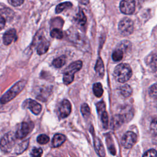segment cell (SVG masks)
Segmentation results:
<instances>
[{
	"label": "cell",
	"instance_id": "cell-5",
	"mask_svg": "<svg viewBox=\"0 0 157 157\" xmlns=\"http://www.w3.org/2000/svg\"><path fill=\"white\" fill-rule=\"evenodd\" d=\"M134 30V24L132 21L128 18H123L118 24V31L124 36L131 34Z\"/></svg>",
	"mask_w": 157,
	"mask_h": 157
},
{
	"label": "cell",
	"instance_id": "cell-26",
	"mask_svg": "<svg viewBox=\"0 0 157 157\" xmlns=\"http://www.w3.org/2000/svg\"><path fill=\"white\" fill-rule=\"evenodd\" d=\"M50 36L53 38L61 39L63 37V33L60 29L58 28H54L51 31Z\"/></svg>",
	"mask_w": 157,
	"mask_h": 157
},
{
	"label": "cell",
	"instance_id": "cell-15",
	"mask_svg": "<svg viewBox=\"0 0 157 157\" xmlns=\"http://www.w3.org/2000/svg\"><path fill=\"white\" fill-rule=\"evenodd\" d=\"M124 120L121 114H117L112 117L110 121V127L112 129H115L118 128L124 122Z\"/></svg>",
	"mask_w": 157,
	"mask_h": 157
},
{
	"label": "cell",
	"instance_id": "cell-16",
	"mask_svg": "<svg viewBox=\"0 0 157 157\" xmlns=\"http://www.w3.org/2000/svg\"><path fill=\"white\" fill-rule=\"evenodd\" d=\"M66 136L61 134H56L52 140V145L53 147L56 148L61 146L66 140Z\"/></svg>",
	"mask_w": 157,
	"mask_h": 157
},
{
	"label": "cell",
	"instance_id": "cell-35",
	"mask_svg": "<svg viewBox=\"0 0 157 157\" xmlns=\"http://www.w3.org/2000/svg\"><path fill=\"white\" fill-rule=\"evenodd\" d=\"M150 128H151V129L152 130V132H154L155 134H156V118H155L154 120L153 121H151Z\"/></svg>",
	"mask_w": 157,
	"mask_h": 157
},
{
	"label": "cell",
	"instance_id": "cell-12",
	"mask_svg": "<svg viewBox=\"0 0 157 157\" xmlns=\"http://www.w3.org/2000/svg\"><path fill=\"white\" fill-rule=\"evenodd\" d=\"M51 91L52 88L50 86H42L39 87L38 90L37 91L36 98L39 100H40L41 101H46Z\"/></svg>",
	"mask_w": 157,
	"mask_h": 157
},
{
	"label": "cell",
	"instance_id": "cell-30",
	"mask_svg": "<svg viewBox=\"0 0 157 157\" xmlns=\"http://www.w3.org/2000/svg\"><path fill=\"white\" fill-rule=\"evenodd\" d=\"M50 138L46 134H40L37 138V141L40 144H46L49 142Z\"/></svg>",
	"mask_w": 157,
	"mask_h": 157
},
{
	"label": "cell",
	"instance_id": "cell-33",
	"mask_svg": "<svg viewBox=\"0 0 157 157\" xmlns=\"http://www.w3.org/2000/svg\"><path fill=\"white\" fill-rule=\"evenodd\" d=\"M143 157H157L156 151L155 149H150L145 152Z\"/></svg>",
	"mask_w": 157,
	"mask_h": 157
},
{
	"label": "cell",
	"instance_id": "cell-4",
	"mask_svg": "<svg viewBox=\"0 0 157 157\" xmlns=\"http://www.w3.org/2000/svg\"><path fill=\"white\" fill-rule=\"evenodd\" d=\"M16 139L15 133L13 132H9L6 134L0 141L1 150L5 153L11 151L15 145Z\"/></svg>",
	"mask_w": 157,
	"mask_h": 157
},
{
	"label": "cell",
	"instance_id": "cell-19",
	"mask_svg": "<svg viewBox=\"0 0 157 157\" xmlns=\"http://www.w3.org/2000/svg\"><path fill=\"white\" fill-rule=\"evenodd\" d=\"M123 53H124V52H123V50L121 49H120L118 47H117L113 51V53L112 55V59L115 62L120 61V60L122 59V58L123 57Z\"/></svg>",
	"mask_w": 157,
	"mask_h": 157
},
{
	"label": "cell",
	"instance_id": "cell-34",
	"mask_svg": "<svg viewBox=\"0 0 157 157\" xmlns=\"http://www.w3.org/2000/svg\"><path fill=\"white\" fill-rule=\"evenodd\" d=\"M25 0H8L9 3L12 6L17 7L21 5Z\"/></svg>",
	"mask_w": 157,
	"mask_h": 157
},
{
	"label": "cell",
	"instance_id": "cell-13",
	"mask_svg": "<svg viewBox=\"0 0 157 157\" xmlns=\"http://www.w3.org/2000/svg\"><path fill=\"white\" fill-rule=\"evenodd\" d=\"M50 43L45 37H40L39 39V43L37 47V52L39 55H43L45 53L49 48Z\"/></svg>",
	"mask_w": 157,
	"mask_h": 157
},
{
	"label": "cell",
	"instance_id": "cell-11",
	"mask_svg": "<svg viewBox=\"0 0 157 157\" xmlns=\"http://www.w3.org/2000/svg\"><path fill=\"white\" fill-rule=\"evenodd\" d=\"M2 39H3V43L6 45H9L12 42L16 41L17 39L16 30L14 29H10L7 31L4 34Z\"/></svg>",
	"mask_w": 157,
	"mask_h": 157
},
{
	"label": "cell",
	"instance_id": "cell-36",
	"mask_svg": "<svg viewBox=\"0 0 157 157\" xmlns=\"http://www.w3.org/2000/svg\"><path fill=\"white\" fill-rule=\"evenodd\" d=\"M6 25V19L0 15V31L2 30Z\"/></svg>",
	"mask_w": 157,
	"mask_h": 157
},
{
	"label": "cell",
	"instance_id": "cell-9",
	"mask_svg": "<svg viewBox=\"0 0 157 157\" xmlns=\"http://www.w3.org/2000/svg\"><path fill=\"white\" fill-rule=\"evenodd\" d=\"M23 107L29 109L35 115L39 114L42 110L41 105L39 103L37 102L36 101L31 99H28L24 101L23 104Z\"/></svg>",
	"mask_w": 157,
	"mask_h": 157
},
{
	"label": "cell",
	"instance_id": "cell-23",
	"mask_svg": "<svg viewBox=\"0 0 157 157\" xmlns=\"http://www.w3.org/2000/svg\"><path fill=\"white\" fill-rule=\"evenodd\" d=\"M95 70L96 73L99 75V76H103L104 75V64L103 62L101 59V58H99L97 60L96 66H95Z\"/></svg>",
	"mask_w": 157,
	"mask_h": 157
},
{
	"label": "cell",
	"instance_id": "cell-8",
	"mask_svg": "<svg viewBox=\"0 0 157 157\" xmlns=\"http://www.w3.org/2000/svg\"><path fill=\"white\" fill-rule=\"evenodd\" d=\"M71 112V104L67 99H64L59 104L58 107L59 117L61 118H66Z\"/></svg>",
	"mask_w": 157,
	"mask_h": 157
},
{
	"label": "cell",
	"instance_id": "cell-14",
	"mask_svg": "<svg viewBox=\"0 0 157 157\" xmlns=\"http://www.w3.org/2000/svg\"><path fill=\"white\" fill-rule=\"evenodd\" d=\"M94 146L95 150L97 153V154L100 157H104L105 156V149L104 148V145L101 140V139L96 136H94Z\"/></svg>",
	"mask_w": 157,
	"mask_h": 157
},
{
	"label": "cell",
	"instance_id": "cell-2",
	"mask_svg": "<svg viewBox=\"0 0 157 157\" xmlns=\"http://www.w3.org/2000/svg\"><path fill=\"white\" fill-rule=\"evenodd\" d=\"M26 84L25 80H21L13 85L0 98L1 104H6L15 98L25 88Z\"/></svg>",
	"mask_w": 157,
	"mask_h": 157
},
{
	"label": "cell",
	"instance_id": "cell-22",
	"mask_svg": "<svg viewBox=\"0 0 157 157\" xmlns=\"http://www.w3.org/2000/svg\"><path fill=\"white\" fill-rule=\"evenodd\" d=\"M93 91L94 94L98 97L100 98L102 96L103 94V88L101 83H95L93 86Z\"/></svg>",
	"mask_w": 157,
	"mask_h": 157
},
{
	"label": "cell",
	"instance_id": "cell-1",
	"mask_svg": "<svg viewBox=\"0 0 157 157\" xmlns=\"http://www.w3.org/2000/svg\"><path fill=\"white\" fill-rule=\"evenodd\" d=\"M131 75V68L126 63H121L117 65L113 71L114 78L120 83H124L129 80Z\"/></svg>",
	"mask_w": 157,
	"mask_h": 157
},
{
	"label": "cell",
	"instance_id": "cell-24",
	"mask_svg": "<svg viewBox=\"0 0 157 157\" xmlns=\"http://www.w3.org/2000/svg\"><path fill=\"white\" fill-rule=\"evenodd\" d=\"M28 144H29L28 139L19 144L18 145V146H17V147L15 149V153L17 154H20V153H23V151H24L27 148Z\"/></svg>",
	"mask_w": 157,
	"mask_h": 157
},
{
	"label": "cell",
	"instance_id": "cell-7",
	"mask_svg": "<svg viewBox=\"0 0 157 157\" xmlns=\"http://www.w3.org/2000/svg\"><path fill=\"white\" fill-rule=\"evenodd\" d=\"M136 8L135 0H122L120 4V9L123 13L132 14Z\"/></svg>",
	"mask_w": 157,
	"mask_h": 157
},
{
	"label": "cell",
	"instance_id": "cell-20",
	"mask_svg": "<svg viewBox=\"0 0 157 157\" xmlns=\"http://www.w3.org/2000/svg\"><path fill=\"white\" fill-rule=\"evenodd\" d=\"M66 61V56L64 55H62L58 58H55L53 61L52 64L56 68H60L65 64Z\"/></svg>",
	"mask_w": 157,
	"mask_h": 157
},
{
	"label": "cell",
	"instance_id": "cell-3",
	"mask_svg": "<svg viewBox=\"0 0 157 157\" xmlns=\"http://www.w3.org/2000/svg\"><path fill=\"white\" fill-rule=\"evenodd\" d=\"M82 67V62L81 61H76L72 63L66 67L63 74V83L67 85L72 82L74 78L75 74L80 70Z\"/></svg>",
	"mask_w": 157,
	"mask_h": 157
},
{
	"label": "cell",
	"instance_id": "cell-17",
	"mask_svg": "<svg viewBox=\"0 0 157 157\" xmlns=\"http://www.w3.org/2000/svg\"><path fill=\"white\" fill-rule=\"evenodd\" d=\"M147 60H146V63L148 65L152 71L154 72L156 70V53H151L147 57Z\"/></svg>",
	"mask_w": 157,
	"mask_h": 157
},
{
	"label": "cell",
	"instance_id": "cell-31",
	"mask_svg": "<svg viewBox=\"0 0 157 157\" xmlns=\"http://www.w3.org/2000/svg\"><path fill=\"white\" fill-rule=\"evenodd\" d=\"M97 111L99 115H101L103 112L105 111V105L103 101H100L96 104Z\"/></svg>",
	"mask_w": 157,
	"mask_h": 157
},
{
	"label": "cell",
	"instance_id": "cell-10",
	"mask_svg": "<svg viewBox=\"0 0 157 157\" xmlns=\"http://www.w3.org/2000/svg\"><path fill=\"white\" fill-rule=\"evenodd\" d=\"M32 129L31 124L27 122H22L15 133V137L18 139H23L25 137Z\"/></svg>",
	"mask_w": 157,
	"mask_h": 157
},
{
	"label": "cell",
	"instance_id": "cell-37",
	"mask_svg": "<svg viewBox=\"0 0 157 157\" xmlns=\"http://www.w3.org/2000/svg\"><path fill=\"white\" fill-rule=\"evenodd\" d=\"M80 3L84 4V5H86L87 4H88L89 2V0H77Z\"/></svg>",
	"mask_w": 157,
	"mask_h": 157
},
{
	"label": "cell",
	"instance_id": "cell-6",
	"mask_svg": "<svg viewBox=\"0 0 157 157\" xmlns=\"http://www.w3.org/2000/svg\"><path fill=\"white\" fill-rule=\"evenodd\" d=\"M137 139V135L134 132L128 131L122 137L121 144L125 148H131L136 143Z\"/></svg>",
	"mask_w": 157,
	"mask_h": 157
},
{
	"label": "cell",
	"instance_id": "cell-18",
	"mask_svg": "<svg viewBox=\"0 0 157 157\" xmlns=\"http://www.w3.org/2000/svg\"><path fill=\"white\" fill-rule=\"evenodd\" d=\"M75 21L79 26L84 27L85 26L86 23V17L82 9L77 13L75 17Z\"/></svg>",
	"mask_w": 157,
	"mask_h": 157
},
{
	"label": "cell",
	"instance_id": "cell-29",
	"mask_svg": "<svg viewBox=\"0 0 157 157\" xmlns=\"http://www.w3.org/2000/svg\"><path fill=\"white\" fill-rule=\"evenodd\" d=\"M100 115H101V121L102 123L103 127L104 128H107L109 119H108V114H107V112L106 111L103 112Z\"/></svg>",
	"mask_w": 157,
	"mask_h": 157
},
{
	"label": "cell",
	"instance_id": "cell-21",
	"mask_svg": "<svg viewBox=\"0 0 157 157\" xmlns=\"http://www.w3.org/2000/svg\"><path fill=\"white\" fill-rule=\"evenodd\" d=\"M120 91L121 94L124 98L129 97L132 94V89L129 85H124L120 87Z\"/></svg>",
	"mask_w": 157,
	"mask_h": 157
},
{
	"label": "cell",
	"instance_id": "cell-28",
	"mask_svg": "<svg viewBox=\"0 0 157 157\" xmlns=\"http://www.w3.org/2000/svg\"><path fill=\"white\" fill-rule=\"evenodd\" d=\"M42 153H43V151L41 148L34 147L31 150L30 155H31V157H41Z\"/></svg>",
	"mask_w": 157,
	"mask_h": 157
},
{
	"label": "cell",
	"instance_id": "cell-25",
	"mask_svg": "<svg viewBox=\"0 0 157 157\" xmlns=\"http://www.w3.org/2000/svg\"><path fill=\"white\" fill-rule=\"evenodd\" d=\"M72 6V4L70 2H63V3H61V4H59L58 5H57L56 9H55V12L56 13H59L62 12L64 10L70 8Z\"/></svg>",
	"mask_w": 157,
	"mask_h": 157
},
{
	"label": "cell",
	"instance_id": "cell-27",
	"mask_svg": "<svg viewBox=\"0 0 157 157\" xmlns=\"http://www.w3.org/2000/svg\"><path fill=\"white\" fill-rule=\"evenodd\" d=\"M80 111L83 117H84L85 118L88 117L90 115V109L88 105L86 103H84L81 105Z\"/></svg>",
	"mask_w": 157,
	"mask_h": 157
},
{
	"label": "cell",
	"instance_id": "cell-32",
	"mask_svg": "<svg viewBox=\"0 0 157 157\" xmlns=\"http://www.w3.org/2000/svg\"><path fill=\"white\" fill-rule=\"evenodd\" d=\"M149 95L153 98H156V84L155 83L149 89Z\"/></svg>",
	"mask_w": 157,
	"mask_h": 157
}]
</instances>
